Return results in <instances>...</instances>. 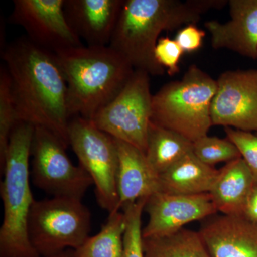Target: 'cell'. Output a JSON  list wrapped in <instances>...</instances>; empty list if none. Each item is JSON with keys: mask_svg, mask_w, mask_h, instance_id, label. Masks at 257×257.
I'll list each match as a JSON object with an SVG mask.
<instances>
[{"mask_svg": "<svg viewBox=\"0 0 257 257\" xmlns=\"http://www.w3.org/2000/svg\"><path fill=\"white\" fill-rule=\"evenodd\" d=\"M69 141L79 165L92 179L99 206L109 214L119 211V156L114 139L90 120L75 116L69 122Z\"/></svg>", "mask_w": 257, "mask_h": 257, "instance_id": "52a82bcc", "label": "cell"}, {"mask_svg": "<svg viewBox=\"0 0 257 257\" xmlns=\"http://www.w3.org/2000/svg\"><path fill=\"white\" fill-rule=\"evenodd\" d=\"M49 257H74L73 251H64V252L59 253V254L55 255V256Z\"/></svg>", "mask_w": 257, "mask_h": 257, "instance_id": "f1b7e54d", "label": "cell"}, {"mask_svg": "<svg viewBox=\"0 0 257 257\" xmlns=\"http://www.w3.org/2000/svg\"><path fill=\"white\" fill-rule=\"evenodd\" d=\"M216 80L196 64L179 80L167 82L152 96L151 121L194 143L213 126L211 106Z\"/></svg>", "mask_w": 257, "mask_h": 257, "instance_id": "5b68a950", "label": "cell"}, {"mask_svg": "<svg viewBox=\"0 0 257 257\" xmlns=\"http://www.w3.org/2000/svg\"><path fill=\"white\" fill-rule=\"evenodd\" d=\"M205 36V31L198 28L197 25L190 24L179 30L175 40L184 53H191L202 47L203 40Z\"/></svg>", "mask_w": 257, "mask_h": 257, "instance_id": "4316f807", "label": "cell"}, {"mask_svg": "<svg viewBox=\"0 0 257 257\" xmlns=\"http://www.w3.org/2000/svg\"><path fill=\"white\" fill-rule=\"evenodd\" d=\"M256 135H257V133H256Z\"/></svg>", "mask_w": 257, "mask_h": 257, "instance_id": "f546056e", "label": "cell"}, {"mask_svg": "<svg viewBox=\"0 0 257 257\" xmlns=\"http://www.w3.org/2000/svg\"><path fill=\"white\" fill-rule=\"evenodd\" d=\"M184 52L175 39L161 37L155 49V57L157 63L166 69L170 76L179 72V63Z\"/></svg>", "mask_w": 257, "mask_h": 257, "instance_id": "484cf974", "label": "cell"}, {"mask_svg": "<svg viewBox=\"0 0 257 257\" xmlns=\"http://www.w3.org/2000/svg\"><path fill=\"white\" fill-rule=\"evenodd\" d=\"M124 0H64L71 29L87 46H109Z\"/></svg>", "mask_w": 257, "mask_h": 257, "instance_id": "4fadbf2b", "label": "cell"}, {"mask_svg": "<svg viewBox=\"0 0 257 257\" xmlns=\"http://www.w3.org/2000/svg\"><path fill=\"white\" fill-rule=\"evenodd\" d=\"M150 74L135 70L118 95L95 115L93 124L114 140L146 152L151 123Z\"/></svg>", "mask_w": 257, "mask_h": 257, "instance_id": "ba28073f", "label": "cell"}, {"mask_svg": "<svg viewBox=\"0 0 257 257\" xmlns=\"http://www.w3.org/2000/svg\"><path fill=\"white\" fill-rule=\"evenodd\" d=\"M228 0H124L109 46L119 52L135 70L162 76L155 49L162 32H172L200 21L212 9H221Z\"/></svg>", "mask_w": 257, "mask_h": 257, "instance_id": "7a4b0ae2", "label": "cell"}, {"mask_svg": "<svg viewBox=\"0 0 257 257\" xmlns=\"http://www.w3.org/2000/svg\"><path fill=\"white\" fill-rule=\"evenodd\" d=\"M207 219L199 232L211 257H257V224L243 215Z\"/></svg>", "mask_w": 257, "mask_h": 257, "instance_id": "5bb4252c", "label": "cell"}, {"mask_svg": "<svg viewBox=\"0 0 257 257\" xmlns=\"http://www.w3.org/2000/svg\"><path fill=\"white\" fill-rule=\"evenodd\" d=\"M228 5L229 21L204 24L211 35V46L257 60V0H229Z\"/></svg>", "mask_w": 257, "mask_h": 257, "instance_id": "9a60e30c", "label": "cell"}, {"mask_svg": "<svg viewBox=\"0 0 257 257\" xmlns=\"http://www.w3.org/2000/svg\"><path fill=\"white\" fill-rule=\"evenodd\" d=\"M35 130L28 123H17L1 165L4 218L0 229V257H41L32 246L28 231L29 217L35 201L30 184Z\"/></svg>", "mask_w": 257, "mask_h": 257, "instance_id": "277c9868", "label": "cell"}, {"mask_svg": "<svg viewBox=\"0 0 257 257\" xmlns=\"http://www.w3.org/2000/svg\"><path fill=\"white\" fill-rule=\"evenodd\" d=\"M243 216L257 224V183L254 184L245 204Z\"/></svg>", "mask_w": 257, "mask_h": 257, "instance_id": "83f0119b", "label": "cell"}, {"mask_svg": "<svg viewBox=\"0 0 257 257\" xmlns=\"http://www.w3.org/2000/svg\"><path fill=\"white\" fill-rule=\"evenodd\" d=\"M64 0H15L9 21L37 46L57 53L83 45L64 13Z\"/></svg>", "mask_w": 257, "mask_h": 257, "instance_id": "30bf717a", "label": "cell"}, {"mask_svg": "<svg viewBox=\"0 0 257 257\" xmlns=\"http://www.w3.org/2000/svg\"><path fill=\"white\" fill-rule=\"evenodd\" d=\"M19 122L8 72L5 66L0 70V165L4 162L12 132Z\"/></svg>", "mask_w": 257, "mask_h": 257, "instance_id": "7402d4cb", "label": "cell"}, {"mask_svg": "<svg viewBox=\"0 0 257 257\" xmlns=\"http://www.w3.org/2000/svg\"><path fill=\"white\" fill-rule=\"evenodd\" d=\"M226 138L239 150L241 158L248 166L257 183V135L231 127H225Z\"/></svg>", "mask_w": 257, "mask_h": 257, "instance_id": "d4e9b609", "label": "cell"}, {"mask_svg": "<svg viewBox=\"0 0 257 257\" xmlns=\"http://www.w3.org/2000/svg\"><path fill=\"white\" fill-rule=\"evenodd\" d=\"M253 185L252 173L241 157L226 163L219 170L209 192L217 212L224 215H243Z\"/></svg>", "mask_w": 257, "mask_h": 257, "instance_id": "e0dca14e", "label": "cell"}, {"mask_svg": "<svg viewBox=\"0 0 257 257\" xmlns=\"http://www.w3.org/2000/svg\"><path fill=\"white\" fill-rule=\"evenodd\" d=\"M2 58L18 121L47 128L69 146L67 86L56 54L21 37L4 47Z\"/></svg>", "mask_w": 257, "mask_h": 257, "instance_id": "6da1fadb", "label": "cell"}, {"mask_svg": "<svg viewBox=\"0 0 257 257\" xmlns=\"http://www.w3.org/2000/svg\"><path fill=\"white\" fill-rule=\"evenodd\" d=\"M147 199H140L122 208L126 219L124 257H145L143 248L142 216Z\"/></svg>", "mask_w": 257, "mask_h": 257, "instance_id": "cb8c5ba5", "label": "cell"}, {"mask_svg": "<svg viewBox=\"0 0 257 257\" xmlns=\"http://www.w3.org/2000/svg\"><path fill=\"white\" fill-rule=\"evenodd\" d=\"M115 140L119 156L117 190L120 209L160 192V176L137 147Z\"/></svg>", "mask_w": 257, "mask_h": 257, "instance_id": "2e32d148", "label": "cell"}, {"mask_svg": "<svg viewBox=\"0 0 257 257\" xmlns=\"http://www.w3.org/2000/svg\"><path fill=\"white\" fill-rule=\"evenodd\" d=\"M192 152L203 163L214 167L219 162H228L241 157L239 150L227 138L209 135L194 142Z\"/></svg>", "mask_w": 257, "mask_h": 257, "instance_id": "603a6c76", "label": "cell"}, {"mask_svg": "<svg viewBox=\"0 0 257 257\" xmlns=\"http://www.w3.org/2000/svg\"><path fill=\"white\" fill-rule=\"evenodd\" d=\"M55 54L67 83L72 119L92 120L118 95L135 70L109 46L82 45Z\"/></svg>", "mask_w": 257, "mask_h": 257, "instance_id": "3957f363", "label": "cell"}, {"mask_svg": "<svg viewBox=\"0 0 257 257\" xmlns=\"http://www.w3.org/2000/svg\"><path fill=\"white\" fill-rule=\"evenodd\" d=\"M90 229L91 213L80 199L53 197L32 205L29 236L40 256L77 249L89 237Z\"/></svg>", "mask_w": 257, "mask_h": 257, "instance_id": "8992f818", "label": "cell"}, {"mask_svg": "<svg viewBox=\"0 0 257 257\" xmlns=\"http://www.w3.org/2000/svg\"><path fill=\"white\" fill-rule=\"evenodd\" d=\"M145 257H211L199 231L179 230L162 237L143 239Z\"/></svg>", "mask_w": 257, "mask_h": 257, "instance_id": "44dd1931", "label": "cell"}, {"mask_svg": "<svg viewBox=\"0 0 257 257\" xmlns=\"http://www.w3.org/2000/svg\"><path fill=\"white\" fill-rule=\"evenodd\" d=\"M192 142L179 134L151 121L145 155L152 169L160 176L192 152Z\"/></svg>", "mask_w": 257, "mask_h": 257, "instance_id": "d6986e66", "label": "cell"}, {"mask_svg": "<svg viewBox=\"0 0 257 257\" xmlns=\"http://www.w3.org/2000/svg\"><path fill=\"white\" fill-rule=\"evenodd\" d=\"M67 147L50 130L35 127L32 143L31 175L33 183L53 197L82 200L92 179L80 165H73Z\"/></svg>", "mask_w": 257, "mask_h": 257, "instance_id": "9c48e42d", "label": "cell"}, {"mask_svg": "<svg viewBox=\"0 0 257 257\" xmlns=\"http://www.w3.org/2000/svg\"><path fill=\"white\" fill-rule=\"evenodd\" d=\"M144 211L149 216L143 229V239L169 236L185 225L217 214L209 193L196 195L158 192L147 199Z\"/></svg>", "mask_w": 257, "mask_h": 257, "instance_id": "7c38bea8", "label": "cell"}, {"mask_svg": "<svg viewBox=\"0 0 257 257\" xmlns=\"http://www.w3.org/2000/svg\"><path fill=\"white\" fill-rule=\"evenodd\" d=\"M213 126L257 133V69L225 71L216 79Z\"/></svg>", "mask_w": 257, "mask_h": 257, "instance_id": "8fae6325", "label": "cell"}, {"mask_svg": "<svg viewBox=\"0 0 257 257\" xmlns=\"http://www.w3.org/2000/svg\"><path fill=\"white\" fill-rule=\"evenodd\" d=\"M126 219L124 212L109 214L99 233L89 238L77 249L74 257H124Z\"/></svg>", "mask_w": 257, "mask_h": 257, "instance_id": "ffe728a7", "label": "cell"}, {"mask_svg": "<svg viewBox=\"0 0 257 257\" xmlns=\"http://www.w3.org/2000/svg\"><path fill=\"white\" fill-rule=\"evenodd\" d=\"M218 174L219 170L191 152L160 175V192L182 195L209 193Z\"/></svg>", "mask_w": 257, "mask_h": 257, "instance_id": "ac0fdd59", "label": "cell"}]
</instances>
